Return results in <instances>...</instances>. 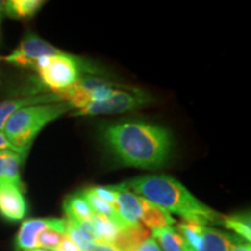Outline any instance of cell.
Segmentation results:
<instances>
[{
    "mask_svg": "<svg viewBox=\"0 0 251 251\" xmlns=\"http://www.w3.org/2000/svg\"><path fill=\"white\" fill-rule=\"evenodd\" d=\"M230 251H251L250 243H247L243 241V242L235 244V246L230 249Z\"/></svg>",
    "mask_w": 251,
    "mask_h": 251,
    "instance_id": "cell-27",
    "label": "cell"
},
{
    "mask_svg": "<svg viewBox=\"0 0 251 251\" xmlns=\"http://www.w3.org/2000/svg\"><path fill=\"white\" fill-rule=\"evenodd\" d=\"M63 50H59L41 39L34 33H28L21 40L20 45L15 48L11 54L5 56L4 61L11 64L23 68L34 69L36 62L45 56H56L63 54Z\"/></svg>",
    "mask_w": 251,
    "mask_h": 251,
    "instance_id": "cell-6",
    "label": "cell"
},
{
    "mask_svg": "<svg viewBox=\"0 0 251 251\" xmlns=\"http://www.w3.org/2000/svg\"><path fill=\"white\" fill-rule=\"evenodd\" d=\"M65 236V219H59L57 224L45 229L39 235L36 248L55 251Z\"/></svg>",
    "mask_w": 251,
    "mask_h": 251,
    "instance_id": "cell-18",
    "label": "cell"
},
{
    "mask_svg": "<svg viewBox=\"0 0 251 251\" xmlns=\"http://www.w3.org/2000/svg\"><path fill=\"white\" fill-rule=\"evenodd\" d=\"M135 194L181 216L184 221L208 226L220 225L222 215L197 199L180 181L169 175H144L125 181Z\"/></svg>",
    "mask_w": 251,
    "mask_h": 251,
    "instance_id": "cell-2",
    "label": "cell"
},
{
    "mask_svg": "<svg viewBox=\"0 0 251 251\" xmlns=\"http://www.w3.org/2000/svg\"><path fill=\"white\" fill-rule=\"evenodd\" d=\"M5 13V1H0V18Z\"/></svg>",
    "mask_w": 251,
    "mask_h": 251,
    "instance_id": "cell-28",
    "label": "cell"
},
{
    "mask_svg": "<svg viewBox=\"0 0 251 251\" xmlns=\"http://www.w3.org/2000/svg\"><path fill=\"white\" fill-rule=\"evenodd\" d=\"M55 251H81L79 248H78L76 244H75L69 238L67 235H65L64 238L62 240V242L57 247V249Z\"/></svg>",
    "mask_w": 251,
    "mask_h": 251,
    "instance_id": "cell-25",
    "label": "cell"
},
{
    "mask_svg": "<svg viewBox=\"0 0 251 251\" xmlns=\"http://www.w3.org/2000/svg\"><path fill=\"white\" fill-rule=\"evenodd\" d=\"M83 192V196L85 197V199L89 202V205L92 208V211L94 214L98 215H102V216H107V218H111L112 220H114L117 224L120 226V222H119V218L117 215V212L115 209L113 208L111 205H108L107 202H105L103 200L100 199L92 192L91 188H86L85 191H81ZM121 228V226H120Z\"/></svg>",
    "mask_w": 251,
    "mask_h": 251,
    "instance_id": "cell-20",
    "label": "cell"
},
{
    "mask_svg": "<svg viewBox=\"0 0 251 251\" xmlns=\"http://www.w3.org/2000/svg\"><path fill=\"white\" fill-rule=\"evenodd\" d=\"M152 237L158 241L163 251H190L183 236L172 226L152 231Z\"/></svg>",
    "mask_w": 251,
    "mask_h": 251,
    "instance_id": "cell-16",
    "label": "cell"
},
{
    "mask_svg": "<svg viewBox=\"0 0 251 251\" xmlns=\"http://www.w3.org/2000/svg\"><path fill=\"white\" fill-rule=\"evenodd\" d=\"M134 251H163L153 237H148L144 242L140 244Z\"/></svg>",
    "mask_w": 251,
    "mask_h": 251,
    "instance_id": "cell-23",
    "label": "cell"
},
{
    "mask_svg": "<svg viewBox=\"0 0 251 251\" xmlns=\"http://www.w3.org/2000/svg\"><path fill=\"white\" fill-rule=\"evenodd\" d=\"M58 221V218H37L25 220L20 226L17 236H15V248H17V250L27 251L35 249L39 235L45 229L56 225Z\"/></svg>",
    "mask_w": 251,
    "mask_h": 251,
    "instance_id": "cell-9",
    "label": "cell"
},
{
    "mask_svg": "<svg viewBox=\"0 0 251 251\" xmlns=\"http://www.w3.org/2000/svg\"><path fill=\"white\" fill-rule=\"evenodd\" d=\"M148 237H150L148 230L142 225L120 228L112 246H114L119 251H134Z\"/></svg>",
    "mask_w": 251,
    "mask_h": 251,
    "instance_id": "cell-13",
    "label": "cell"
},
{
    "mask_svg": "<svg viewBox=\"0 0 251 251\" xmlns=\"http://www.w3.org/2000/svg\"><path fill=\"white\" fill-rule=\"evenodd\" d=\"M92 192L97 197L111 205L115 209V202H117V196H115V191L113 186H96L91 187Z\"/></svg>",
    "mask_w": 251,
    "mask_h": 251,
    "instance_id": "cell-22",
    "label": "cell"
},
{
    "mask_svg": "<svg viewBox=\"0 0 251 251\" xmlns=\"http://www.w3.org/2000/svg\"><path fill=\"white\" fill-rule=\"evenodd\" d=\"M240 242H243V240L236 235L203 226L201 244L198 251H230L235 244Z\"/></svg>",
    "mask_w": 251,
    "mask_h": 251,
    "instance_id": "cell-10",
    "label": "cell"
},
{
    "mask_svg": "<svg viewBox=\"0 0 251 251\" xmlns=\"http://www.w3.org/2000/svg\"><path fill=\"white\" fill-rule=\"evenodd\" d=\"M67 218L76 220V221H83V220H90L94 213L91 206L87 202L83 192H77L69 196L63 202Z\"/></svg>",
    "mask_w": 251,
    "mask_h": 251,
    "instance_id": "cell-15",
    "label": "cell"
},
{
    "mask_svg": "<svg viewBox=\"0 0 251 251\" xmlns=\"http://www.w3.org/2000/svg\"><path fill=\"white\" fill-rule=\"evenodd\" d=\"M28 205L24 188L11 184L0 185V215L11 222L24 220Z\"/></svg>",
    "mask_w": 251,
    "mask_h": 251,
    "instance_id": "cell-7",
    "label": "cell"
},
{
    "mask_svg": "<svg viewBox=\"0 0 251 251\" xmlns=\"http://www.w3.org/2000/svg\"><path fill=\"white\" fill-rule=\"evenodd\" d=\"M220 226L235 231L236 236L242 238L249 243L251 240V226L249 214H234L225 216L222 215Z\"/></svg>",
    "mask_w": 251,
    "mask_h": 251,
    "instance_id": "cell-19",
    "label": "cell"
},
{
    "mask_svg": "<svg viewBox=\"0 0 251 251\" xmlns=\"http://www.w3.org/2000/svg\"><path fill=\"white\" fill-rule=\"evenodd\" d=\"M65 102L62 93H39L30 94L24 98L5 100L0 102V131L4 129V126L9 118L20 109L29 106L46 105V103Z\"/></svg>",
    "mask_w": 251,
    "mask_h": 251,
    "instance_id": "cell-8",
    "label": "cell"
},
{
    "mask_svg": "<svg viewBox=\"0 0 251 251\" xmlns=\"http://www.w3.org/2000/svg\"><path fill=\"white\" fill-rule=\"evenodd\" d=\"M34 70L39 75L41 84L51 90V93H62L70 89L84 74H97V70L91 68L86 61L68 52L40 58Z\"/></svg>",
    "mask_w": 251,
    "mask_h": 251,
    "instance_id": "cell-4",
    "label": "cell"
},
{
    "mask_svg": "<svg viewBox=\"0 0 251 251\" xmlns=\"http://www.w3.org/2000/svg\"><path fill=\"white\" fill-rule=\"evenodd\" d=\"M150 102V97L139 89L114 90L112 96L103 101L91 102L86 107L72 113L74 117L101 114H120L141 108Z\"/></svg>",
    "mask_w": 251,
    "mask_h": 251,
    "instance_id": "cell-5",
    "label": "cell"
},
{
    "mask_svg": "<svg viewBox=\"0 0 251 251\" xmlns=\"http://www.w3.org/2000/svg\"><path fill=\"white\" fill-rule=\"evenodd\" d=\"M102 140L119 162L133 168L155 170L169 161L170 131L144 121H122L103 128Z\"/></svg>",
    "mask_w": 251,
    "mask_h": 251,
    "instance_id": "cell-1",
    "label": "cell"
},
{
    "mask_svg": "<svg viewBox=\"0 0 251 251\" xmlns=\"http://www.w3.org/2000/svg\"><path fill=\"white\" fill-rule=\"evenodd\" d=\"M25 158L14 150L0 151V185L11 184L24 188L20 168Z\"/></svg>",
    "mask_w": 251,
    "mask_h": 251,
    "instance_id": "cell-11",
    "label": "cell"
},
{
    "mask_svg": "<svg viewBox=\"0 0 251 251\" xmlns=\"http://www.w3.org/2000/svg\"><path fill=\"white\" fill-rule=\"evenodd\" d=\"M65 235L70 238L79 249L83 251L85 249V247L90 242H96L94 238L86 233L79 225L77 224V221L75 220L65 219Z\"/></svg>",
    "mask_w": 251,
    "mask_h": 251,
    "instance_id": "cell-21",
    "label": "cell"
},
{
    "mask_svg": "<svg viewBox=\"0 0 251 251\" xmlns=\"http://www.w3.org/2000/svg\"><path fill=\"white\" fill-rule=\"evenodd\" d=\"M41 0H8L5 1V14L13 19L34 17L45 5Z\"/></svg>",
    "mask_w": 251,
    "mask_h": 251,
    "instance_id": "cell-17",
    "label": "cell"
},
{
    "mask_svg": "<svg viewBox=\"0 0 251 251\" xmlns=\"http://www.w3.org/2000/svg\"><path fill=\"white\" fill-rule=\"evenodd\" d=\"M83 251H119L112 244L101 242H90Z\"/></svg>",
    "mask_w": 251,
    "mask_h": 251,
    "instance_id": "cell-24",
    "label": "cell"
},
{
    "mask_svg": "<svg viewBox=\"0 0 251 251\" xmlns=\"http://www.w3.org/2000/svg\"><path fill=\"white\" fill-rule=\"evenodd\" d=\"M27 251H52V250H48V249H42V248H35V249L27 250Z\"/></svg>",
    "mask_w": 251,
    "mask_h": 251,
    "instance_id": "cell-29",
    "label": "cell"
},
{
    "mask_svg": "<svg viewBox=\"0 0 251 251\" xmlns=\"http://www.w3.org/2000/svg\"><path fill=\"white\" fill-rule=\"evenodd\" d=\"M90 221L93 228V236L96 242L113 244L120 231V226L111 218L98 214L91 216Z\"/></svg>",
    "mask_w": 251,
    "mask_h": 251,
    "instance_id": "cell-14",
    "label": "cell"
},
{
    "mask_svg": "<svg viewBox=\"0 0 251 251\" xmlns=\"http://www.w3.org/2000/svg\"><path fill=\"white\" fill-rule=\"evenodd\" d=\"M1 150H14V151H17V150L13 148V146L9 143V141L6 139L4 133L0 131V151H1Z\"/></svg>",
    "mask_w": 251,
    "mask_h": 251,
    "instance_id": "cell-26",
    "label": "cell"
},
{
    "mask_svg": "<svg viewBox=\"0 0 251 251\" xmlns=\"http://www.w3.org/2000/svg\"><path fill=\"white\" fill-rule=\"evenodd\" d=\"M140 221H142L147 228L155 231L158 229L170 227L175 224L176 220L172 218L170 213L163 209L162 207L142 198V213H141Z\"/></svg>",
    "mask_w": 251,
    "mask_h": 251,
    "instance_id": "cell-12",
    "label": "cell"
},
{
    "mask_svg": "<svg viewBox=\"0 0 251 251\" xmlns=\"http://www.w3.org/2000/svg\"><path fill=\"white\" fill-rule=\"evenodd\" d=\"M67 102L46 103L25 107L14 113L4 126L2 133L13 148L26 159L34 140L51 121L71 111Z\"/></svg>",
    "mask_w": 251,
    "mask_h": 251,
    "instance_id": "cell-3",
    "label": "cell"
}]
</instances>
